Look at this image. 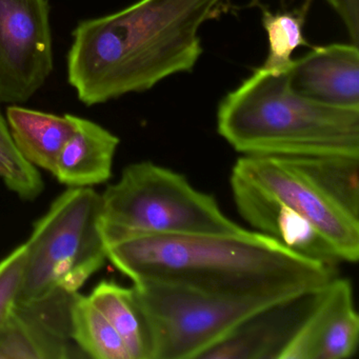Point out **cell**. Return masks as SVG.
<instances>
[{
    "mask_svg": "<svg viewBox=\"0 0 359 359\" xmlns=\"http://www.w3.org/2000/svg\"><path fill=\"white\" fill-rule=\"evenodd\" d=\"M293 91L333 108L359 110V50L354 43L314 48L287 71Z\"/></svg>",
    "mask_w": 359,
    "mask_h": 359,
    "instance_id": "7c38bea8",
    "label": "cell"
},
{
    "mask_svg": "<svg viewBox=\"0 0 359 359\" xmlns=\"http://www.w3.org/2000/svg\"><path fill=\"white\" fill-rule=\"evenodd\" d=\"M344 22L351 41L358 46L359 0H325Z\"/></svg>",
    "mask_w": 359,
    "mask_h": 359,
    "instance_id": "7402d4cb",
    "label": "cell"
},
{
    "mask_svg": "<svg viewBox=\"0 0 359 359\" xmlns=\"http://www.w3.org/2000/svg\"><path fill=\"white\" fill-rule=\"evenodd\" d=\"M226 0H138L102 18L83 20L72 33L68 81L91 107L152 89L191 72L203 54L201 27Z\"/></svg>",
    "mask_w": 359,
    "mask_h": 359,
    "instance_id": "7a4b0ae2",
    "label": "cell"
},
{
    "mask_svg": "<svg viewBox=\"0 0 359 359\" xmlns=\"http://www.w3.org/2000/svg\"><path fill=\"white\" fill-rule=\"evenodd\" d=\"M233 173L257 184L306 218L342 262L359 258V219L338 205L287 157L243 155Z\"/></svg>",
    "mask_w": 359,
    "mask_h": 359,
    "instance_id": "52a82bcc",
    "label": "cell"
},
{
    "mask_svg": "<svg viewBox=\"0 0 359 359\" xmlns=\"http://www.w3.org/2000/svg\"><path fill=\"white\" fill-rule=\"evenodd\" d=\"M0 157L4 159L13 177L12 192L24 201H34L43 193V180L37 168L29 163L18 152L7 119L0 113Z\"/></svg>",
    "mask_w": 359,
    "mask_h": 359,
    "instance_id": "ffe728a7",
    "label": "cell"
},
{
    "mask_svg": "<svg viewBox=\"0 0 359 359\" xmlns=\"http://www.w3.org/2000/svg\"><path fill=\"white\" fill-rule=\"evenodd\" d=\"M133 287L150 323L153 359H198L252 315L296 297L215 295L163 283Z\"/></svg>",
    "mask_w": 359,
    "mask_h": 359,
    "instance_id": "8992f818",
    "label": "cell"
},
{
    "mask_svg": "<svg viewBox=\"0 0 359 359\" xmlns=\"http://www.w3.org/2000/svg\"><path fill=\"white\" fill-rule=\"evenodd\" d=\"M358 344L352 283L335 276L317 291L278 359H348L357 352Z\"/></svg>",
    "mask_w": 359,
    "mask_h": 359,
    "instance_id": "9c48e42d",
    "label": "cell"
},
{
    "mask_svg": "<svg viewBox=\"0 0 359 359\" xmlns=\"http://www.w3.org/2000/svg\"><path fill=\"white\" fill-rule=\"evenodd\" d=\"M70 317L71 337L86 357L132 359L123 338L88 296L74 294Z\"/></svg>",
    "mask_w": 359,
    "mask_h": 359,
    "instance_id": "e0dca14e",
    "label": "cell"
},
{
    "mask_svg": "<svg viewBox=\"0 0 359 359\" xmlns=\"http://www.w3.org/2000/svg\"><path fill=\"white\" fill-rule=\"evenodd\" d=\"M287 158L338 205L358 217L359 156L318 155Z\"/></svg>",
    "mask_w": 359,
    "mask_h": 359,
    "instance_id": "ac0fdd59",
    "label": "cell"
},
{
    "mask_svg": "<svg viewBox=\"0 0 359 359\" xmlns=\"http://www.w3.org/2000/svg\"><path fill=\"white\" fill-rule=\"evenodd\" d=\"M0 180H3L4 184L9 190H11L12 184H13V177H12L9 167L1 157H0Z\"/></svg>",
    "mask_w": 359,
    "mask_h": 359,
    "instance_id": "603a6c76",
    "label": "cell"
},
{
    "mask_svg": "<svg viewBox=\"0 0 359 359\" xmlns=\"http://www.w3.org/2000/svg\"><path fill=\"white\" fill-rule=\"evenodd\" d=\"M26 243L0 260V335L18 304L26 266Z\"/></svg>",
    "mask_w": 359,
    "mask_h": 359,
    "instance_id": "44dd1931",
    "label": "cell"
},
{
    "mask_svg": "<svg viewBox=\"0 0 359 359\" xmlns=\"http://www.w3.org/2000/svg\"><path fill=\"white\" fill-rule=\"evenodd\" d=\"M6 119L20 155L35 168L53 174L58 156L74 132V115L58 116L12 104Z\"/></svg>",
    "mask_w": 359,
    "mask_h": 359,
    "instance_id": "9a60e30c",
    "label": "cell"
},
{
    "mask_svg": "<svg viewBox=\"0 0 359 359\" xmlns=\"http://www.w3.org/2000/svg\"><path fill=\"white\" fill-rule=\"evenodd\" d=\"M102 238L108 260L133 283L180 285L224 296H297L337 276V268L245 229L230 234L121 233Z\"/></svg>",
    "mask_w": 359,
    "mask_h": 359,
    "instance_id": "6da1fadb",
    "label": "cell"
},
{
    "mask_svg": "<svg viewBox=\"0 0 359 359\" xmlns=\"http://www.w3.org/2000/svg\"><path fill=\"white\" fill-rule=\"evenodd\" d=\"M119 138L98 123L75 116V129L58 156L53 175L68 188L108 182Z\"/></svg>",
    "mask_w": 359,
    "mask_h": 359,
    "instance_id": "5bb4252c",
    "label": "cell"
},
{
    "mask_svg": "<svg viewBox=\"0 0 359 359\" xmlns=\"http://www.w3.org/2000/svg\"><path fill=\"white\" fill-rule=\"evenodd\" d=\"M100 198L102 235L230 234L245 229L186 176L152 161L126 167L118 182L110 184Z\"/></svg>",
    "mask_w": 359,
    "mask_h": 359,
    "instance_id": "277c9868",
    "label": "cell"
},
{
    "mask_svg": "<svg viewBox=\"0 0 359 359\" xmlns=\"http://www.w3.org/2000/svg\"><path fill=\"white\" fill-rule=\"evenodd\" d=\"M74 294L58 291L34 302H18L0 335V359L81 357L71 337Z\"/></svg>",
    "mask_w": 359,
    "mask_h": 359,
    "instance_id": "30bf717a",
    "label": "cell"
},
{
    "mask_svg": "<svg viewBox=\"0 0 359 359\" xmlns=\"http://www.w3.org/2000/svg\"><path fill=\"white\" fill-rule=\"evenodd\" d=\"M218 134L243 155L359 156V110L313 102L287 72L256 69L218 104Z\"/></svg>",
    "mask_w": 359,
    "mask_h": 359,
    "instance_id": "3957f363",
    "label": "cell"
},
{
    "mask_svg": "<svg viewBox=\"0 0 359 359\" xmlns=\"http://www.w3.org/2000/svg\"><path fill=\"white\" fill-rule=\"evenodd\" d=\"M53 68L49 0H0V104L28 102Z\"/></svg>",
    "mask_w": 359,
    "mask_h": 359,
    "instance_id": "ba28073f",
    "label": "cell"
},
{
    "mask_svg": "<svg viewBox=\"0 0 359 359\" xmlns=\"http://www.w3.org/2000/svg\"><path fill=\"white\" fill-rule=\"evenodd\" d=\"M88 297L123 338L132 359H153L150 323L133 287L102 280Z\"/></svg>",
    "mask_w": 359,
    "mask_h": 359,
    "instance_id": "2e32d148",
    "label": "cell"
},
{
    "mask_svg": "<svg viewBox=\"0 0 359 359\" xmlns=\"http://www.w3.org/2000/svg\"><path fill=\"white\" fill-rule=\"evenodd\" d=\"M308 4L295 12L272 13L262 10V22L268 37L269 53L262 68L273 72H287L298 48L308 47L304 36Z\"/></svg>",
    "mask_w": 359,
    "mask_h": 359,
    "instance_id": "d6986e66",
    "label": "cell"
},
{
    "mask_svg": "<svg viewBox=\"0 0 359 359\" xmlns=\"http://www.w3.org/2000/svg\"><path fill=\"white\" fill-rule=\"evenodd\" d=\"M230 184L237 211L256 232L327 266L337 268L341 264V258L329 241L289 205L233 172Z\"/></svg>",
    "mask_w": 359,
    "mask_h": 359,
    "instance_id": "8fae6325",
    "label": "cell"
},
{
    "mask_svg": "<svg viewBox=\"0 0 359 359\" xmlns=\"http://www.w3.org/2000/svg\"><path fill=\"white\" fill-rule=\"evenodd\" d=\"M317 291L255 313L205 350L198 359H278L312 306Z\"/></svg>",
    "mask_w": 359,
    "mask_h": 359,
    "instance_id": "4fadbf2b",
    "label": "cell"
},
{
    "mask_svg": "<svg viewBox=\"0 0 359 359\" xmlns=\"http://www.w3.org/2000/svg\"><path fill=\"white\" fill-rule=\"evenodd\" d=\"M100 194L69 188L33 226L18 302H34L58 291L76 293L106 264L100 230Z\"/></svg>",
    "mask_w": 359,
    "mask_h": 359,
    "instance_id": "5b68a950",
    "label": "cell"
}]
</instances>
